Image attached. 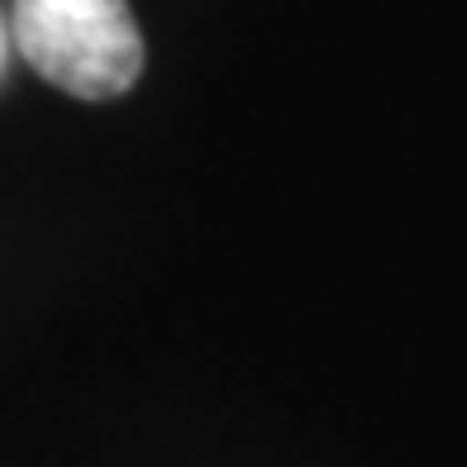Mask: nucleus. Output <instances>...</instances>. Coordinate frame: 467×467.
<instances>
[{"label":"nucleus","mask_w":467,"mask_h":467,"mask_svg":"<svg viewBox=\"0 0 467 467\" xmlns=\"http://www.w3.org/2000/svg\"><path fill=\"white\" fill-rule=\"evenodd\" d=\"M15 48L77 100H115L143 72V34L130 0H10Z\"/></svg>","instance_id":"f257e3e1"}]
</instances>
